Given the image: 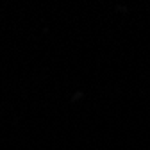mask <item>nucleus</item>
<instances>
[]
</instances>
